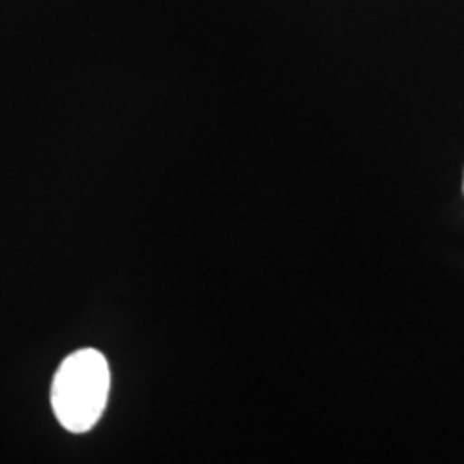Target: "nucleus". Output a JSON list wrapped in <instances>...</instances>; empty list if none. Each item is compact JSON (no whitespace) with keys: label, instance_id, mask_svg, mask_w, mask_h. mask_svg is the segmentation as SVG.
I'll use <instances>...</instances> for the list:
<instances>
[{"label":"nucleus","instance_id":"obj_1","mask_svg":"<svg viewBox=\"0 0 464 464\" xmlns=\"http://www.w3.org/2000/svg\"><path fill=\"white\" fill-rule=\"evenodd\" d=\"M111 370L97 349H80L61 363L52 383V408L72 433L92 430L107 406Z\"/></svg>","mask_w":464,"mask_h":464}]
</instances>
